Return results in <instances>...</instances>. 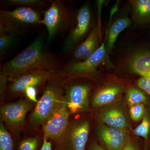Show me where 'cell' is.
<instances>
[{
  "label": "cell",
  "mask_w": 150,
  "mask_h": 150,
  "mask_svg": "<svg viewBox=\"0 0 150 150\" xmlns=\"http://www.w3.org/2000/svg\"><path fill=\"white\" fill-rule=\"evenodd\" d=\"M59 66L58 60L46 48L43 38L38 36L23 51L3 65L1 75L12 80L32 70L58 71Z\"/></svg>",
  "instance_id": "6da1fadb"
},
{
  "label": "cell",
  "mask_w": 150,
  "mask_h": 150,
  "mask_svg": "<svg viewBox=\"0 0 150 150\" xmlns=\"http://www.w3.org/2000/svg\"><path fill=\"white\" fill-rule=\"evenodd\" d=\"M64 81L59 71L47 82L43 95L30 115V122L36 126L44 124L64 99Z\"/></svg>",
  "instance_id": "7a4b0ae2"
},
{
  "label": "cell",
  "mask_w": 150,
  "mask_h": 150,
  "mask_svg": "<svg viewBox=\"0 0 150 150\" xmlns=\"http://www.w3.org/2000/svg\"><path fill=\"white\" fill-rule=\"evenodd\" d=\"M108 31L103 43L88 59L84 61H74L65 65L58 71L63 77L67 80L78 77L90 78L98 72L97 69L104 61L106 56Z\"/></svg>",
  "instance_id": "3957f363"
},
{
  "label": "cell",
  "mask_w": 150,
  "mask_h": 150,
  "mask_svg": "<svg viewBox=\"0 0 150 150\" xmlns=\"http://www.w3.org/2000/svg\"><path fill=\"white\" fill-rule=\"evenodd\" d=\"M40 15L30 7H19L13 10L0 11V31L18 35L22 27L39 23Z\"/></svg>",
  "instance_id": "277c9868"
},
{
  "label": "cell",
  "mask_w": 150,
  "mask_h": 150,
  "mask_svg": "<svg viewBox=\"0 0 150 150\" xmlns=\"http://www.w3.org/2000/svg\"><path fill=\"white\" fill-rule=\"evenodd\" d=\"M51 6L43 12L44 17L39 24L45 25L48 32V41H51L55 35L69 23L70 14L62 1H51Z\"/></svg>",
  "instance_id": "5b68a950"
},
{
  "label": "cell",
  "mask_w": 150,
  "mask_h": 150,
  "mask_svg": "<svg viewBox=\"0 0 150 150\" xmlns=\"http://www.w3.org/2000/svg\"><path fill=\"white\" fill-rule=\"evenodd\" d=\"M58 71L43 69L29 71L12 79L8 87L11 95L24 94L25 89L29 86H40L46 83Z\"/></svg>",
  "instance_id": "8992f818"
},
{
  "label": "cell",
  "mask_w": 150,
  "mask_h": 150,
  "mask_svg": "<svg viewBox=\"0 0 150 150\" xmlns=\"http://www.w3.org/2000/svg\"><path fill=\"white\" fill-rule=\"evenodd\" d=\"M91 88V86L87 84H75L66 88L64 100L70 113L74 114L88 109Z\"/></svg>",
  "instance_id": "52a82bcc"
},
{
  "label": "cell",
  "mask_w": 150,
  "mask_h": 150,
  "mask_svg": "<svg viewBox=\"0 0 150 150\" xmlns=\"http://www.w3.org/2000/svg\"><path fill=\"white\" fill-rule=\"evenodd\" d=\"M69 114L64 99L61 105L43 124L42 129L45 138L54 140L61 138L67 130Z\"/></svg>",
  "instance_id": "ba28073f"
},
{
  "label": "cell",
  "mask_w": 150,
  "mask_h": 150,
  "mask_svg": "<svg viewBox=\"0 0 150 150\" xmlns=\"http://www.w3.org/2000/svg\"><path fill=\"white\" fill-rule=\"evenodd\" d=\"M91 14L89 5L85 3L78 12L76 27L72 30L65 40V52L70 51L86 35L90 25Z\"/></svg>",
  "instance_id": "9c48e42d"
},
{
  "label": "cell",
  "mask_w": 150,
  "mask_h": 150,
  "mask_svg": "<svg viewBox=\"0 0 150 150\" xmlns=\"http://www.w3.org/2000/svg\"><path fill=\"white\" fill-rule=\"evenodd\" d=\"M31 101L21 100L16 102L3 105L1 109L3 120L11 128H16L24 123L28 112L31 107Z\"/></svg>",
  "instance_id": "30bf717a"
},
{
  "label": "cell",
  "mask_w": 150,
  "mask_h": 150,
  "mask_svg": "<svg viewBox=\"0 0 150 150\" xmlns=\"http://www.w3.org/2000/svg\"><path fill=\"white\" fill-rule=\"evenodd\" d=\"M98 134L107 150H122L130 138L128 129L105 125L100 126Z\"/></svg>",
  "instance_id": "8fae6325"
},
{
  "label": "cell",
  "mask_w": 150,
  "mask_h": 150,
  "mask_svg": "<svg viewBox=\"0 0 150 150\" xmlns=\"http://www.w3.org/2000/svg\"><path fill=\"white\" fill-rule=\"evenodd\" d=\"M127 66L131 72L150 80V48L134 53L129 58Z\"/></svg>",
  "instance_id": "7c38bea8"
},
{
  "label": "cell",
  "mask_w": 150,
  "mask_h": 150,
  "mask_svg": "<svg viewBox=\"0 0 150 150\" xmlns=\"http://www.w3.org/2000/svg\"><path fill=\"white\" fill-rule=\"evenodd\" d=\"M123 91V86L117 83L109 84L100 88L94 95L93 105L100 107L112 103L121 96Z\"/></svg>",
  "instance_id": "4fadbf2b"
},
{
  "label": "cell",
  "mask_w": 150,
  "mask_h": 150,
  "mask_svg": "<svg viewBox=\"0 0 150 150\" xmlns=\"http://www.w3.org/2000/svg\"><path fill=\"white\" fill-rule=\"evenodd\" d=\"M100 33L97 25H95L85 40L75 50L74 58L77 61H84L88 59L100 47Z\"/></svg>",
  "instance_id": "5bb4252c"
},
{
  "label": "cell",
  "mask_w": 150,
  "mask_h": 150,
  "mask_svg": "<svg viewBox=\"0 0 150 150\" xmlns=\"http://www.w3.org/2000/svg\"><path fill=\"white\" fill-rule=\"evenodd\" d=\"M89 129V123L86 121L79 123L73 128L69 139L72 150H85Z\"/></svg>",
  "instance_id": "9a60e30c"
},
{
  "label": "cell",
  "mask_w": 150,
  "mask_h": 150,
  "mask_svg": "<svg viewBox=\"0 0 150 150\" xmlns=\"http://www.w3.org/2000/svg\"><path fill=\"white\" fill-rule=\"evenodd\" d=\"M100 119L106 126L118 128L128 129L129 124L128 119L122 110L118 108L108 109L101 113Z\"/></svg>",
  "instance_id": "2e32d148"
},
{
  "label": "cell",
  "mask_w": 150,
  "mask_h": 150,
  "mask_svg": "<svg viewBox=\"0 0 150 150\" xmlns=\"http://www.w3.org/2000/svg\"><path fill=\"white\" fill-rule=\"evenodd\" d=\"M129 2L134 21L142 25L150 22V0H132Z\"/></svg>",
  "instance_id": "e0dca14e"
},
{
  "label": "cell",
  "mask_w": 150,
  "mask_h": 150,
  "mask_svg": "<svg viewBox=\"0 0 150 150\" xmlns=\"http://www.w3.org/2000/svg\"><path fill=\"white\" fill-rule=\"evenodd\" d=\"M131 21L128 18L118 19L111 25L108 31L106 40V51L108 54L111 52L119 34L131 24Z\"/></svg>",
  "instance_id": "ac0fdd59"
},
{
  "label": "cell",
  "mask_w": 150,
  "mask_h": 150,
  "mask_svg": "<svg viewBox=\"0 0 150 150\" xmlns=\"http://www.w3.org/2000/svg\"><path fill=\"white\" fill-rule=\"evenodd\" d=\"M18 35L0 31V56L1 59L7 53L9 49L18 41Z\"/></svg>",
  "instance_id": "d6986e66"
},
{
  "label": "cell",
  "mask_w": 150,
  "mask_h": 150,
  "mask_svg": "<svg viewBox=\"0 0 150 150\" xmlns=\"http://www.w3.org/2000/svg\"><path fill=\"white\" fill-rule=\"evenodd\" d=\"M126 100L129 107L147 102V98L144 92L135 87L130 88L126 93Z\"/></svg>",
  "instance_id": "ffe728a7"
},
{
  "label": "cell",
  "mask_w": 150,
  "mask_h": 150,
  "mask_svg": "<svg viewBox=\"0 0 150 150\" xmlns=\"http://www.w3.org/2000/svg\"><path fill=\"white\" fill-rule=\"evenodd\" d=\"M13 142L10 134L1 122L0 125V150H13Z\"/></svg>",
  "instance_id": "44dd1931"
},
{
  "label": "cell",
  "mask_w": 150,
  "mask_h": 150,
  "mask_svg": "<svg viewBox=\"0 0 150 150\" xmlns=\"http://www.w3.org/2000/svg\"><path fill=\"white\" fill-rule=\"evenodd\" d=\"M150 129V120L147 112H146L142 123L134 129V134L139 137L147 140L149 133Z\"/></svg>",
  "instance_id": "7402d4cb"
},
{
  "label": "cell",
  "mask_w": 150,
  "mask_h": 150,
  "mask_svg": "<svg viewBox=\"0 0 150 150\" xmlns=\"http://www.w3.org/2000/svg\"><path fill=\"white\" fill-rule=\"evenodd\" d=\"M5 2L8 5L26 7L42 6L46 4L42 0H7Z\"/></svg>",
  "instance_id": "603a6c76"
},
{
  "label": "cell",
  "mask_w": 150,
  "mask_h": 150,
  "mask_svg": "<svg viewBox=\"0 0 150 150\" xmlns=\"http://www.w3.org/2000/svg\"><path fill=\"white\" fill-rule=\"evenodd\" d=\"M145 113L146 111L144 103L135 105L130 107L129 114L133 121H138L142 120L144 118Z\"/></svg>",
  "instance_id": "cb8c5ba5"
},
{
  "label": "cell",
  "mask_w": 150,
  "mask_h": 150,
  "mask_svg": "<svg viewBox=\"0 0 150 150\" xmlns=\"http://www.w3.org/2000/svg\"><path fill=\"white\" fill-rule=\"evenodd\" d=\"M38 145L36 138H30L23 140L20 144L19 150H35Z\"/></svg>",
  "instance_id": "d4e9b609"
},
{
  "label": "cell",
  "mask_w": 150,
  "mask_h": 150,
  "mask_svg": "<svg viewBox=\"0 0 150 150\" xmlns=\"http://www.w3.org/2000/svg\"><path fill=\"white\" fill-rule=\"evenodd\" d=\"M37 92L36 87L29 86L25 89L24 94L30 101L37 103L38 102L37 99Z\"/></svg>",
  "instance_id": "484cf974"
},
{
  "label": "cell",
  "mask_w": 150,
  "mask_h": 150,
  "mask_svg": "<svg viewBox=\"0 0 150 150\" xmlns=\"http://www.w3.org/2000/svg\"><path fill=\"white\" fill-rule=\"evenodd\" d=\"M137 86L150 95V80L141 77L137 81Z\"/></svg>",
  "instance_id": "4316f807"
},
{
  "label": "cell",
  "mask_w": 150,
  "mask_h": 150,
  "mask_svg": "<svg viewBox=\"0 0 150 150\" xmlns=\"http://www.w3.org/2000/svg\"><path fill=\"white\" fill-rule=\"evenodd\" d=\"M121 150H140V149L137 143L130 138Z\"/></svg>",
  "instance_id": "83f0119b"
},
{
  "label": "cell",
  "mask_w": 150,
  "mask_h": 150,
  "mask_svg": "<svg viewBox=\"0 0 150 150\" xmlns=\"http://www.w3.org/2000/svg\"><path fill=\"white\" fill-rule=\"evenodd\" d=\"M40 150H52L51 142H48L47 139L44 137L43 144Z\"/></svg>",
  "instance_id": "f1b7e54d"
},
{
  "label": "cell",
  "mask_w": 150,
  "mask_h": 150,
  "mask_svg": "<svg viewBox=\"0 0 150 150\" xmlns=\"http://www.w3.org/2000/svg\"><path fill=\"white\" fill-rule=\"evenodd\" d=\"M91 150H107L105 149L104 148L102 147L101 146L97 144H94L92 146L91 149Z\"/></svg>",
  "instance_id": "f546056e"
}]
</instances>
